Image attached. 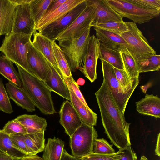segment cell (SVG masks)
Instances as JSON below:
<instances>
[{
	"instance_id": "obj_25",
	"label": "cell",
	"mask_w": 160,
	"mask_h": 160,
	"mask_svg": "<svg viewBox=\"0 0 160 160\" xmlns=\"http://www.w3.org/2000/svg\"><path fill=\"white\" fill-rule=\"evenodd\" d=\"M64 146V142L58 138H48L42 158L44 160H61Z\"/></svg>"
},
{
	"instance_id": "obj_2",
	"label": "cell",
	"mask_w": 160,
	"mask_h": 160,
	"mask_svg": "<svg viewBox=\"0 0 160 160\" xmlns=\"http://www.w3.org/2000/svg\"><path fill=\"white\" fill-rule=\"evenodd\" d=\"M22 83V87L35 107L46 115L56 112L51 96V91L44 82L16 64Z\"/></svg>"
},
{
	"instance_id": "obj_29",
	"label": "cell",
	"mask_w": 160,
	"mask_h": 160,
	"mask_svg": "<svg viewBox=\"0 0 160 160\" xmlns=\"http://www.w3.org/2000/svg\"><path fill=\"white\" fill-rule=\"evenodd\" d=\"M124 71L132 80L139 78L140 72L137 62L126 48L120 51Z\"/></svg>"
},
{
	"instance_id": "obj_14",
	"label": "cell",
	"mask_w": 160,
	"mask_h": 160,
	"mask_svg": "<svg viewBox=\"0 0 160 160\" xmlns=\"http://www.w3.org/2000/svg\"><path fill=\"white\" fill-rule=\"evenodd\" d=\"M59 122L65 133L71 137L81 125L82 121L71 102L67 100L62 103L59 111Z\"/></svg>"
},
{
	"instance_id": "obj_11",
	"label": "cell",
	"mask_w": 160,
	"mask_h": 160,
	"mask_svg": "<svg viewBox=\"0 0 160 160\" xmlns=\"http://www.w3.org/2000/svg\"><path fill=\"white\" fill-rule=\"evenodd\" d=\"M27 57L28 66L34 75L44 82L48 81L52 75L50 63L34 48L32 41L28 46Z\"/></svg>"
},
{
	"instance_id": "obj_21",
	"label": "cell",
	"mask_w": 160,
	"mask_h": 160,
	"mask_svg": "<svg viewBox=\"0 0 160 160\" xmlns=\"http://www.w3.org/2000/svg\"><path fill=\"white\" fill-rule=\"evenodd\" d=\"M67 85L70 92V102L82 121L91 126L96 125L98 118L97 114L89 106L85 105L75 95L71 88Z\"/></svg>"
},
{
	"instance_id": "obj_37",
	"label": "cell",
	"mask_w": 160,
	"mask_h": 160,
	"mask_svg": "<svg viewBox=\"0 0 160 160\" xmlns=\"http://www.w3.org/2000/svg\"><path fill=\"white\" fill-rule=\"evenodd\" d=\"M0 111L11 114L13 110L8 93L5 88L2 79L0 78Z\"/></svg>"
},
{
	"instance_id": "obj_13",
	"label": "cell",
	"mask_w": 160,
	"mask_h": 160,
	"mask_svg": "<svg viewBox=\"0 0 160 160\" xmlns=\"http://www.w3.org/2000/svg\"><path fill=\"white\" fill-rule=\"evenodd\" d=\"M30 3L16 7L11 33L32 35L36 31L32 17Z\"/></svg>"
},
{
	"instance_id": "obj_3",
	"label": "cell",
	"mask_w": 160,
	"mask_h": 160,
	"mask_svg": "<svg viewBox=\"0 0 160 160\" xmlns=\"http://www.w3.org/2000/svg\"><path fill=\"white\" fill-rule=\"evenodd\" d=\"M32 35L12 33L5 35L0 47V51L12 62L34 76L28 66L27 57Z\"/></svg>"
},
{
	"instance_id": "obj_27",
	"label": "cell",
	"mask_w": 160,
	"mask_h": 160,
	"mask_svg": "<svg viewBox=\"0 0 160 160\" xmlns=\"http://www.w3.org/2000/svg\"><path fill=\"white\" fill-rule=\"evenodd\" d=\"M0 74L20 87L22 83L18 72L14 68L12 62L5 55L0 56Z\"/></svg>"
},
{
	"instance_id": "obj_10",
	"label": "cell",
	"mask_w": 160,
	"mask_h": 160,
	"mask_svg": "<svg viewBox=\"0 0 160 160\" xmlns=\"http://www.w3.org/2000/svg\"><path fill=\"white\" fill-rule=\"evenodd\" d=\"M87 5V0H84L62 18L40 29L38 32L52 41H55L58 35L74 22Z\"/></svg>"
},
{
	"instance_id": "obj_16",
	"label": "cell",
	"mask_w": 160,
	"mask_h": 160,
	"mask_svg": "<svg viewBox=\"0 0 160 160\" xmlns=\"http://www.w3.org/2000/svg\"><path fill=\"white\" fill-rule=\"evenodd\" d=\"M32 41L33 46L43 55L46 60L52 65L56 71L63 78V75L57 63L53 50L52 41L35 31L33 34Z\"/></svg>"
},
{
	"instance_id": "obj_12",
	"label": "cell",
	"mask_w": 160,
	"mask_h": 160,
	"mask_svg": "<svg viewBox=\"0 0 160 160\" xmlns=\"http://www.w3.org/2000/svg\"><path fill=\"white\" fill-rule=\"evenodd\" d=\"M100 42L94 35L91 36L88 42L84 65L79 69L91 82L97 78V65L99 55Z\"/></svg>"
},
{
	"instance_id": "obj_4",
	"label": "cell",
	"mask_w": 160,
	"mask_h": 160,
	"mask_svg": "<svg viewBox=\"0 0 160 160\" xmlns=\"http://www.w3.org/2000/svg\"><path fill=\"white\" fill-rule=\"evenodd\" d=\"M89 27L84 33L77 38L58 41L72 72H75L83 67L89 39L91 37Z\"/></svg>"
},
{
	"instance_id": "obj_1",
	"label": "cell",
	"mask_w": 160,
	"mask_h": 160,
	"mask_svg": "<svg viewBox=\"0 0 160 160\" xmlns=\"http://www.w3.org/2000/svg\"><path fill=\"white\" fill-rule=\"evenodd\" d=\"M105 132L111 142L119 149L131 146L129 128L124 113L118 107L103 80L95 93Z\"/></svg>"
},
{
	"instance_id": "obj_41",
	"label": "cell",
	"mask_w": 160,
	"mask_h": 160,
	"mask_svg": "<svg viewBox=\"0 0 160 160\" xmlns=\"http://www.w3.org/2000/svg\"><path fill=\"white\" fill-rule=\"evenodd\" d=\"M132 3L143 8L160 10V0H129Z\"/></svg>"
},
{
	"instance_id": "obj_44",
	"label": "cell",
	"mask_w": 160,
	"mask_h": 160,
	"mask_svg": "<svg viewBox=\"0 0 160 160\" xmlns=\"http://www.w3.org/2000/svg\"><path fill=\"white\" fill-rule=\"evenodd\" d=\"M61 160H80V159L70 154L64 149L62 153Z\"/></svg>"
},
{
	"instance_id": "obj_42",
	"label": "cell",
	"mask_w": 160,
	"mask_h": 160,
	"mask_svg": "<svg viewBox=\"0 0 160 160\" xmlns=\"http://www.w3.org/2000/svg\"><path fill=\"white\" fill-rule=\"evenodd\" d=\"M84 160H117L116 152L114 154H100L92 153L80 158Z\"/></svg>"
},
{
	"instance_id": "obj_5",
	"label": "cell",
	"mask_w": 160,
	"mask_h": 160,
	"mask_svg": "<svg viewBox=\"0 0 160 160\" xmlns=\"http://www.w3.org/2000/svg\"><path fill=\"white\" fill-rule=\"evenodd\" d=\"M125 22L128 31L120 35L130 47L131 54L136 62L156 54L136 23L133 22Z\"/></svg>"
},
{
	"instance_id": "obj_15",
	"label": "cell",
	"mask_w": 160,
	"mask_h": 160,
	"mask_svg": "<svg viewBox=\"0 0 160 160\" xmlns=\"http://www.w3.org/2000/svg\"><path fill=\"white\" fill-rule=\"evenodd\" d=\"M84 0H66L56 9L43 16L35 25L34 29L39 31L61 19Z\"/></svg>"
},
{
	"instance_id": "obj_24",
	"label": "cell",
	"mask_w": 160,
	"mask_h": 160,
	"mask_svg": "<svg viewBox=\"0 0 160 160\" xmlns=\"http://www.w3.org/2000/svg\"><path fill=\"white\" fill-rule=\"evenodd\" d=\"M52 75L49 80L44 82L46 85L51 91L55 92L63 98L70 101V96L68 85L63 78L50 64Z\"/></svg>"
},
{
	"instance_id": "obj_17",
	"label": "cell",
	"mask_w": 160,
	"mask_h": 160,
	"mask_svg": "<svg viewBox=\"0 0 160 160\" xmlns=\"http://www.w3.org/2000/svg\"><path fill=\"white\" fill-rule=\"evenodd\" d=\"M16 7L10 0H0V36L11 33Z\"/></svg>"
},
{
	"instance_id": "obj_50",
	"label": "cell",
	"mask_w": 160,
	"mask_h": 160,
	"mask_svg": "<svg viewBox=\"0 0 160 160\" xmlns=\"http://www.w3.org/2000/svg\"><path fill=\"white\" fill-rule=\"evenodd\" d=\"M140 160H148L147 158L144 155L142 156L140 158Z\"/></svg>"
},
{
	"instance_id": "obj_35",
	"label": "cell",
	"mask_w": 160,
	"mask_h": 160,
	"mask_svg": "<svg viewBox=\"0 0 160 160\" xmlns=\"http://www.w3.org/2000/svg\"><path fill=\"white\" fill-rule=\"evenodd\" d=\"M116 152L112 145L104 138L96 139L94 142L93 153L100 154H111Z\"/></svg>"
},
{
	"instance_id": "obj_45",
	"label": "cell",
	"mask_w": 160,
	"mask_h": 160,
	"mask_svg": "<svg viewBox=\"0 0 160 160\" xmlns=\"http://www.w3.org/2000/svg\"><path fill=\"white\" fill-rule=\"evenodd\" d=\"M20 160H44L42 158L37 155H26Z\"/></svg>"
},
{
	"instance_id": "obj_46",
	"label": "cell",
	"mask_w": 160,
	"mask_h": 160,
	"mask_svg": "<svg viewBox=\"0 0 160 160\" xmlns=\"http://www.w3.org/2000/svg\"><path fill=\"white\" fill-rule=\"evenodd\" d=\"M156 155L160 157V133H159L158 135L157 139L155 150Z\"/></svg>"
},
{
	"instance_id": "obj_49",
	"label": "cell",
	"mask_w": 160,
	"mask_h": 160,
	"mask_svg": "<svg viewBox=\"0 0 160 160\" xmlns=\"http://www.w3.org/2000/svg\"><path fill=\"white\" fill-rule=\"evenodd\" d=\"M7 155L1 154H0V160H17Z\"/></svg>"
},
{
	"instance_id": "obj_53",
	"label": "cell",
	"mask_w": 160,
	"mask_h": 160,
	"mask_svg": "<svg viewBox=\"0 0 160 160\" xmlns=\"http://www.w3.org/2000/svg\"></svg>"
},
{
	"instance_id": "obj_47",
	"label": "cell",
	"mask_w": 160,
	"mask_h": 160,
	"mask_svg": "<svg viewBox=\"0 0 160 160\" xmlns=\"http://www.w3.org/2000/svg\"><path fill=\"white\" fill-rule=\"evenodd\" d=\"M16 6L30 3L31 0H10Z\"/></svg>"
},
{
	"instance_id": "obj_40",
	"label": "cell",
	"mask_w": 160,
	"mask_h": 160,
	"mask_svg": "<svg viewBox=\"0 0 160 160\" xmlns=\"http://www.w3.org/2000/svg\"><path fill=\"white\" fill-rule=\"evenodd\" d=\"M117 160H138L137 155L131 146H128L116 152Z\"/></svg>"
},
{
	"instance_id": "obj_19",
	"label": "cell",
	"mask_w": 160,
	"mask_h": 160,
	"mask_svg": "<svg viewBox=\"0 0 160 160\" xmlns=\"http://www.w3.org/2000/svg\"><path fill=\"white\" fill-rule=\"evenodd\" d=\"M6 88L10 98L17 104L27 111L35 110V106L23 88L9 81L6 84Z\"/></svg>"
},
{
	"instance_id": "obj_26",
	"label": "cell",
	"mask_w": 160,
	"mask_h": 160,
	"mask_svg": "<svg viewBox=\"0 0 160 160\" xmlns=\"http://www.w3.org/2000/svg\"><path fill=\"white\" fill-rule=\"evenodd\" d=\"M0 152L19 160L27 155L14 145L10 136L2 130H0Z\"/></svg>"
},
{
	"instance_id": "obj_48",
	"label": "cell",
	"mask_w": 160,
	"mask_h": 160,
	"mask_svg": "<svg viewBox=\"0 0 160 160\" xmlns=\"http://www.w3.org/2000/svg\"><path fill=\"white\" fill-rule=\"evenodd\" d=\"M152 85V82H149L146 84L141 86L140 87L142 92L145 94H146L148 89Z\"/></svg>"
},
{
	"instance_id": "obj_31",
	"label": "cell",
	"mask_w": 160,
	"mask_h": 160,
	"mask_svg": "<svg viewBox=\"0 0 160 160\" xmlns=\"http://www.w3.org/2000/svg\"><path fill=\"white\" fill-rule=\"evenodd\" d=\"M52 0H31L29 5L32 17L35 25L45 15Z\"/></svg>"
},
{
	"instance_id": "obj_6",
	"label": "cell",
	"mask_w": 160,
	"mask_h": 160,
	"mask_svg": "<svg viewBox=\"0 0 160 160\" xmlns=\"http://www.w3.org/2000/svg\"><path fill=\"white\" fill-rule=\"evenodd\" d=\"M98 137L94 127L82 121L81 125L70 137L72 155L80 158L92 153L94 143Z\"/></svg>"
},
{
	"instance_id": "obj_34",
	"label": "cell",
	"mask_w": 160,
	"mask_h": 160,
	"mask_svg": "<svg viewBox=\"0 0 160 160\" xmlns=\"http://www.w3.org/2000/svg\"><path fill=\"white\" fill-rule=\"evenodd\" d=\"M2 130L9 136L25 135L28 133L25 127L15 119L9 121Z\"/></svg>"
},
{
	"instance_id": "obj_32",
	"label": "cell",
	"mask_w": 160,
	"mask_h": 160,
	"mask_svg": "<svg viewBox=\"0 0 160 160\" xmlns=\"http://www.w3.org/2000/svg\"><path fill=\"white\" fill-rule=\"evenodd\" d=\"M52 47L58 66L63 76L68 77L72 75L68 64L60 47L55 41H52Z\"/></svg>"
},
{
	"instance_id": "obj_28",
	"label": "cell",
	"mask_w": 160,
	"mask_h": 160,
	"mask_svg": "<svg viewBox=\"0 0 160 160\" xmlns=\"http://www.w3.org/2000/svg\"><path fill=\"white\" fill-rule=\"evenodd\" d=\"M116 68L124 70L120 51L106 47L100 43L99 57Z\"/></svg>"
},
{
	"instance_id": "obj_52",
	"label": "cell",
	"mask_w": 160,
	"mask_h": 160,
	"mask_svg": "<svg viewBox=\"0 0 160 160\" xmlns=\"http://www.w3.org/2000/svg\"><path fill=\"white\" fill-rule=\"evenodd\" d=\"M80 160H83V159H80Z\"/></svg>"
},
{
	"instance_id": "obj_36",
	"label": "cell",
	"mask_w": 160,
	"mask_h": 160,
	"mask_svg": "<svg viewBox=\"0 0 160 160\" xmlns=\"http://www.w3.org/2000/svg\"><path fill=\"white\" fill-rule=\"evenodd\" d=\"M96 27L120 35L128 31L127 26L124 21L121 22H109L97 24Z\"/></svg>"
},
{
	"instance_id": "obj_30",
	"label": "cell",
	"mask_w": 160,
	"mask_h": 160,
	"mask_svg": "<svg viewBox=\"0 0 160 160\" xmlns=\"http://www.w3.org/2000/svg\"><path fill=\"white\" fill-rule=\"evenodd\" d=\"M44 135V132L24 135L26 143L33 155L43 151L45 147Z\"/></svg>"
},
{
	"instance_id": "obj_33",
	"label": "cell",
	"mask_w": 160,
	"mask_h": 160,
	"mask_svg": "<svg viewBox=\"0 0 160 160\" xmlns=\"http://www.w3.org/2000/svg\"><path fill=\"white\" fill-rule=\"evenodd\" d=\"M137 62L140 73L159 71L160 68V55H151Z\"/></svg>"
},
{
	"instance_id": "obj_51",
	"label": "cell",
	"mask_w": 160,
	"mask_h": 160,
	"mask_svg": "<svg viewBox=\"0 0 160 160\" xmlns=\"http://www.w3.org/2000/svg\"><path fill=\"white\" fill-rule=\"evenodd\" d=\"M3 154L1 152H0V154Z\"/></svg>"
},
{
	"instance_id": "obj_9",
	"label": "cell",
	"mask_w": 160,
	"mask_h": 160,
	"mask_svg": "<svg viewBox=\"0 0 160 160\" xmlns=\"http://www.w3.org/2000/svg\"><path fill=\"white\" fill-rule=\"evenodd\" d=\"M101 61L103 80L118 107L124 113L128 100L133 91H128L123 89L116 77L113 67L105 61Z\"/></svg>"
},
{
	"instance_id": "obj_43",
	"label": "cell",
	"mask_w": 160,
	"mask_h": 160,
	"mask_svg": "<svg viewBox=\"0 0 160 160\" xmlns=\"http://www.w3.org/2000/svg\"><path fill=\"white\" fill-rule=\"evenodd\" d=\"M66 0H52L48 8L45 15H46L56 9Z\"/></svg>"
},
{
	"instance_id": "obj_22",
	"label": "cell",
	"mask_w": 160,
	"mask_h": 160,
	"mask_svg": "<svg viewBox=\"0 0 160 160\" xmlns=\"http://www.w3.org/2000/svg\"><path fill=\"white\" fill-rule=\"evenodd\" d=\"M136 110L140 114L160 117V98L158 95L146 94L144 98L136 102Z\"/></svg>"
},
{
	"instance_id": "obj_38",
	"label": "cell",
	"mask_w": 160,
	"mask_h": 160,
	"mask_svg": "<svg viewBox=\"0 0 160 160\" xmlns=\"http://www.w3.org/2000/svg\"><path fill=\"white\" fill-rule=\"evenodd\" d=\"M24 135H16L10 136L11 139L14 145L27 155H33L32 151L28 148L25 142Z\"/></svg>"
},
{
	"instance_id": "obj_8",
	"label": "cell",
	"mask_w": 160,
	"mask_h": 160,
	"mask_svg": "<svg viewBox=\"0 0 160 160\" xmlns=\"http://www.w3.org/2000/svg\"><path fill=\"white\" fill-rule=\"evenodd\" d=\"M87 1L86 8L67 29L58 35L56 41L78 38L91 26L97 10L98 2V0Z\"/></svg>"
},
{
	"instance_id": "obj_39",
	"label": "cell",
	"mask_w": 160,
	"mask_h": 160,
	"mask_svg": "<svg viewBox=\"0 0 160 160\" xmlns=\"http://www.w3.org/2000/svg\"><path fill=\"white\" fill-rule=\"evenodd\" d=\"M63 78L66 83L72 88L76 97L86 106L88 105L83 96L82 95L77 83L73 79L72 75L68 77L63 76Z\"/></svg>"
},
{
	"instance_id": "obj_18",
	"label": "cell",
	"mask_w": 160,
	"mask_h": 160,
	"mask_svg": "<svg viewBox=\"0 0 160 160\" xmlns=\"http://www.w3.org/2000/svg\"><path fill=\"white\" fill-rule=\"evenodd\" d=\"M98 5L95 16L90 24L95 26L111 22H123L122 18L109 5L107 0H98Z\"/></svg>"
},
{
	"instance_id": "obj_23",
	"label": "cell",
	"mask_w": 160,
	"mask_h": 160,
	"mask_svg": "<svg viewBox=\"0 0 160 160\" xmlns=\"http://www.w3.org/2000/svg\"><path fill=\"white\" fill-rule=\"evenodd\" d=\"M15 119L25 127L28 133L44 132L47 125L44 118L36 115L23 114Z\"/></svg>"
},
{
	"instance_id": "obj_7",
	"label": "cell",
	"mask_w": 160,
	"mask_h": 160,
	"mask_svg": "<svg viewBox=\"0 0 160 160\" xmlns=\"http://www.w3.org/2000/svg\"><path fill=\"white\" fill-rule=\"evenodd\" d=\"M110 7L122 18H126L135 23L142 24L159 15L160 10L143 8L129 0H107Z\"/></svg>"
},
{
	"instance_id": "obj_20",
	"label": "cell",
	"mask_w": 160,
	"mask_h": 160,
	"mask_svg": "<svg viewBox=\"0 0 160 160\" xmlns=\"http://www.w3.org/2000/svg\"><path fill=\"white\" fill-rule=\"evenodd\" d=\"M94 29L96 38L103 45L119 51L126 48L131 53L130 47L120 35L96 27Z\"/></svg>"
}]
</instances>
